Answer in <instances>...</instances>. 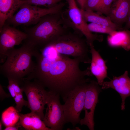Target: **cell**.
Returning <instances> with one entry per match:
<instances>
[{"mask_svg": "<svg viewBox=\"0 0 130 130\" xmlns=\"http://www.w3.org/2000/svg\"><path fill=\"white\" fill-rule=\"evenodd\" d=\"M63 0H26L20 1V6L22 4H28L36 6H43L50 8L56 5Z\"/></svg>", "mask_w": 130, "mask_h": 130, "instance_id": "d6986e66", "label": "cell"}, {"mask_svg": "<svg viewBox=\"0 0 130 130\" xmlns=\"http://www.w3.org/2000/svg\"><path fill=\"white\" fill-rule=\"evenodd\" d=\"M81 9L83 17L87 22H88L108 26L116 30H124L123 28L113 22L108 16H103L92 11L85 10Z\"/></svg>", "mask_w": 130, "mask_h": 130, "instance_id": "e0dca14e", "label": "cell"}, {"mask_svg": "<svg viewBox=\"0 0 130 130\" xmlns=\"http://www.w3.org/2000/svg\"><path fill=\"white\" fill-rule=\"evenodd\" d=\"M89 79L72 90L62 104L66 123H70L73 126L79 124L80 115L84 109L87 84Z\"/></svg>", "mask_w": 130, "mask_h": 130, "instance_id": "52a82bcc", "label": "cell"}, {"mask_svg": "<svg viewBox=\"0 0 130 130\" xmlns=\"http://www.w3.org/2000/svg\"><path fill=\"white\" fill-rule=\"evenodd\" d=\"M24 41L20 47L14 48L8 51L6 59L0 66L1 74L7 78L17 80L20 85L25 77L33 72L35 66L32 58L36 47Z\"/></svg>", "mask_w": 130, "mask_h": 130, "instance_id": "7a4b0ae2", "label": "cell"}, {"mask_svg": "<svg viewBox=\"0 0 130 130\" xmlns=\"http://www.w3.org/2000/svg\"><path fill=\"white\" fill-rule=\"evenodd\" d=\"M101 0H85L83 10L96 12Z\"/></svg>", "mask_w": 130, "mask_h": 130, "instance_id": "cb8c5ba5", "label": "cell"}, {"mask_svg": "<svg viewBox=\"0 0 130 130\" xmlns=\"http://www.w3.org/2000/svg\"><path fill=\"white\" fill-rule=\"evenodd\" d=\"M2 129V123L1 121L0 122V130H1Z\"/></svg>", "mask_w": 130, "mask_h": 130, "instance_id": "f1b7e54d", "label": "cell"}, {"mask_svg": "<svg viewBox=\"0 0 130 130\" xmlns=\"http://www.w3.org/2000/svg\"><path fill=\"white\" fill-rule=\"evenodd\" d=\"M97 82L90 79L87 84L83 110L84 117L81 119L79 124L86 125L90 130H94V114L95 107L98 102V97L101 88Z\"/></svg>", "mask_w": 130, "mask_h": 130, "instance_id": "8fae6325", "label": "cell"}, {"mask_svg": "<svg viewBox=\"0 0 130 130\" xmlns=\"http://www.w3.org/2000/svg\"><path fill=\"white\" fill-rule=\"evenodd\" d=\"M19 120L21 126L27 130H52L47 127L37 115L31 112L23 114L19 113Z\"/></svg>", "mask_w": 130, "mask_h": 130, "instance_id": "2e32d148", "label": "cell"}, {"mask_svg": "<svg viewBox=\"0 0 130 130\" xmlns=\"http://www.w3.org/2000/svg\"><path fill=\"white\" fill-rule=\"evenodd\" d=\"M62 12L46 15L34 26L24 28L27 37L24 41L37 47L43 46L67 32Z\"/></svg>", "mask_w": 130, "mask_h": 130, "instance_id": "3957f363", "label": "cell"}, {"mask_svg": "<svg viewBox=\"0 0 130 130\" xmlns=\"http://www.w3.org/2000/svg\"><path fill=\"white\" fill-rule=\"evenodd\" d=\"M7 79L8 84L7 87L11 96L14 99L16 94L23 92V91L20 87V83L17 80L10 78Z\"/></svg>", "mask_w": 130, "mask_h": 130, "instance_id": "ffe728a7", "label": "cell"}, {"mask_svg": "<svg viewBox=\"0 0 130 130\" xmlns=\"http://www.w3.org/2000/svg\"><path fill=\"white\" fill-rule=\"evenodd\" d=\"M115 0H101L96 12L98 13L104 14L108 16L112 4Z\"/></svg>", "mask_w": 130, "mask_h": 130, "instance_id": "7402d4cb", "label": "cell"}, {"mask_svg": "<svg viewBox=\"0 0 130 130\" xmlns=\"http://www.w3.org/2000/svg\"><path fill=\"white\" fill-rule=\"evenodd\" d=\"M107 39L111 47H120L127 51L130 50V31L128 29L115 30L109 34Z\"/></svg>", "mask_w": 130, "mask_h": 130, "instance_id": "9a60e30c", "label": "cell"}, {"mask_svg": "<svg viewBox=\"0 0 130 130\" xmlns=\"http://www.w3.org/2000/svg\"><path fill=\"white\" fill-rule=\"evenodd\" d=\"M101 86L102 89L111 88L119 94L122 100L121 109L122 110H124L125 99L130 97V78L128 76V71H125L120 76H114L110 81L104 82Z\"/></svg>", "mask_w": 130, "mask_h": 130, "instance_id": "7c38bea8", "label": "cell"}, {"mask_svg": "<svg viewBox=\"0 0 130 130\" xmlns=\"http://www.w3.org/2000/svg\"><path fill=\"white\" fill-rule=\"evenodd\" d=\"M19 0H0V28L20 7Z\"/></svg>", "mask_w": 130, "mask_h": 130, "instance_id": "ac0fdd59", "label": "cell"}, {"mask_svg": "<svg viewBox=\"0 0 130 130\" xmlns=\"http://www.w3.org/2000/svg\"><path fill=\"white\" fill-rule=\"evenodd\" d=\"M0 98L1 100H3L4 99L6 98L9 97L8 95L5 92L2 86L0 84Z\"/></svg>", "mask_w": 130, "mask_h": 130, "instance_id": "484cf974", "label": "cell"}, {"mask_svg": "<svg viewBox=\"0 0 130 130\" xmlns=\"http://www.w3.org/2000/svg\"><path fill=\"white\" fill-rule=\"evenodd\" d=\"M19 121L15 124L6 127L4 129V130H19V128L21 127Z\"/></svg>", "mask_w": 130, "mask_h": 130, "instance_id": "d4e9b609", "label": "cell"}, {"mask_svg": "<svg viewBox=\"0 0 130 130\" xmlns=\"http://www.w3.org/2000/svg\"><path fill=\"white\" fill-rule=\"evenodd\" d=\"M58 94L48 91L47 107L43 121L52 130H61L66 123L62 104Z\"/></svg>", "mask_w": 130, "mask_h": 130, "instance_id": "9c48e42d", "label": "cell"}, {"mask_svg": "<svg viewBox=\"0 0 130 130\" xmlns=\"http://www.w3.org/2000/svg\"><path fill=\"white\" fill-rule=\"evenodd\" d=\"M130 13V0H115L111 5L108 16L111 21L122 27Z\"/></svg>", "mask_w": 130, "mask_h": 130, "instance_id": "5bb4252c", "label": "cell"}, {"mask_svg": "<svg viewBox=\"0 0 130 130\" xmlns=\"http://www.w3.org/2000/svg\"><path fill=\"white\" fill-rule=\"evenodd\" d=\"M49 43L60 54L72 57L81 63H91L89 46L86 39L78 33L67 32Z\"/></svg>", "mask_w": 130, "mask_h": 130, "instance_id": "277c9868", "label": "cell"}, {"mask_svg": "<svg viewBox=\"0 0 130 130\" xmlns=\"http://www.w3.org/2000/svg\"><path fill=\"white\" fill-rule=\"evenodd\" d=\"M27 98L28 107L32 112L38 115L43 120L45 106L47 103L48 91L38 81L25 80L21 84Z\"/></svg>", "mask_w": 130, "mask_h": 130, "instance_id": "ba28073f", "label": "cell"}, {"mask_svg": "<svg viewBox=\"0 0 130 130\" xmlns=\"http://www.w3.org/2000/svg\"><path fill=\"white\" fill-rule=\"evenodd\" d=\"M88 26L89 30L92 32H94L109 34L116 30L108 26L93 23L88 24Z\"/></svg>", "mask_w": 130, "mask_h": 130, "instance_id": "44dd1931", "label": "cell"}, {"mask_svg": "<svg viewBox=\"0 0 130 130\" xmlns=\"http://www.w3.org/2000/svg\"><path fill=\"white\" fill-rule=\"evenodd\" d=\"M78 3L80 9H83L84 4L85 0H76Z\"/></svg>", "mask_w": 130, "mask_h": 130, "instance_id": "83f0119b", "label": "cell"}, {"mask_svg": "<svg viewBox=\"0 0 130 130\" xmlns=\"http://www.w3.org/2000/svg\"><path fill=\"white\" fill-rule=\"evenodd\" d=\"M125 23V25L124 28H123L124 30L128 29L130 28V13Z\"/></svg>", "mask_w": 130, "mask_h": 130, "instance_id": "4316f807", "label": "cell"}, {"mask_svg": "<svg viewBox=\"0 0 130 130\" xmlns=\"http://www.w3.org/2000/svg\"><path fill=\"white\" fill-rule=\"evenodd\" d=\"M34 58L35 66L31 79L59 95L64 101L72 90L88 80L86 76H92L89 67L82 70L79 60L59 54L50 45L40 48Z\"/></svg>", "mask_w": 130, "mask_h": 130, "instance_id": "6da1fadb", "label": "cell"}, {"mask_svg": "<svg viewBox=\"0 0 130 130\" xmlns=\"http://www.w3.org/2000/svg\"><path fill=\"white\" fill-rule=\"evenodd\" d=\"M67 1L68 4L67 18L64 17L63 15L62 17L67 27H72L78 33L84 35L89 46L93 45L95 40L102 41L103 39L102 35L93 34L89 30L88 24L83 17L81 9L77 5L76 0Z\"/></svg>", "mask_w": 130, "mask_h": 130, "instance_id": "8992f818", "label": "cell"}, {"mask_svg": "<svg viewBox=\"0 0 130 130\" xmlns=\"http://www.w3.org/2000/svg\"><path fill=\"white\" fill-rule=\"evenodd\" d=\"M22 93V92L16 94L14 99L16 104L15 108L19 113L21 111L24 106H27L28 105V102L24 99Z\"/></svg>", "mask_w": 130, "mask_h": 130, "instance_id": "603a6c76", "label": "cell"}, {"mask_svg": "<svg viewBox=\"0 0 130 130\" xmlns=\"http://www.w3.org/2000/svg\"><path fill=\"white\" fill-rule=\"evenodd\" d=\"M89 47L91 56L90 71L92 75L96 78L98 84L102 86L104 79L108 77L106 62L95 49L93 45H90Z\"/></svg>", "mask_w": 130, "mask_h": 130, "instance_id": "4fadbf2b", "label": "cell"}, {"mask_svg": "<svg viewBox=\"0 0 130 130\" xmlns=\"http://www.w3.org/2000/svg\"><path fill=\"white\" fill-rule=\"evenodd\" d=\"M27 37L25 32L6 23L0 28V63L3 64L5 61L9 50L19 45Z\"/></svg>", "mask_w": 130, "mask_h": 130, "instance_id": "30bf717a", "label": "cell"}, {"mask_svg": "<svg viewBox=\"0 0 130 130\" xmlns=\"http://www.w3.org/2000/svg\"><path fill=\"white\" fill-rule=\"evenodd\" d=\"M65 5L64 3L60 2L53 7L43 8L36 6L23 4L20 6L18 12L6 22L15 27L35 25L46 15L61 12Z\"/></svg>", "mask_w": 130, "mask_h": 130, "instance_id": "5b68a950", "label": "cell"}, {"mask_svg": "<svg viewBox=\"0 0 130 130\" xmlns=\"http://www.w3.org/2000/svg\"><path fill=\"white\" fill-rule=\"evenodd\" d=\"M20 1H23V0H19Z\"/></svg>", "mask_w": 130, "mask_h": 130, "instance_id": "f546056e", "label": "cell"}]
</instances>
